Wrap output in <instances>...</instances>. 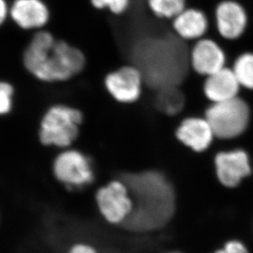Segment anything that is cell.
Instances as JSON below:
<instances>
[{"instance_id": "1", "label": "cell", "mask_w": 253, "mask_h": 253, "mask_svg": "<svg viewBox=\"0 0 253 253\" xmlns=\"http://www.w3.org/2000/svg\"><path fill=\"white\" fill-rule=\"evenodd\" d=\"M133 201V209L124 224L132 230L149 231L163 227L174 211V194L163 174L148 171L123 176Z\"/></svg>"}, {"instance_id": "2", "label": "cell", "mask_w": 253, "mask_h": 253, "mask_svg": "<svg viewBox=\"0 0 253 253\" xmlns=\"http://www.w3.org/2000/svg\"><path fill=\"white\" fill-rule=\"evenodd\" d=\"M27 72L42 82H64L83 72L86 58L81 49L57 40L49 31L35 33L22 55Z\"/></svg>"}, {"instance_id": "3", "label": "cell", "mask_w": 253, "mask_h": 253, "mask_svg": "<svg viewBox=\"0 0 253 253\" xmlns=\"http://www.w3.org/2000/svg\"><path fill=\"white\" fill-rule=\"evenodd\" d=\"M82 120L83 115L77 108L63 104L52 106L41 121V142L57 147L70 145L78 135Z\"/></svg>"}, {"instance_id": "4", "label": "cell", "mask_w": 253, "mask_h": 253, "mask_svg": "<svg viewBox=\"0 0 253 253\" xmlns=\"http://www.w3.org/2000/svg\"><path fill=\"white\" fill-rule=\"evenodd\" d=\"M206 119L215 136L231 139L246 129L250 119L249 105L236 97L220 103H213L206 111Z\"/></svg>"}, {"instance_id": "5", "label": "cell", "mask_w": 253, "mask_h": 253, "mask_svg": "<svg viewBox=\"0 0 253 253\" xmlns=\"http://www.w3.org/2000/svg\"><path fill=\"white\" fill-rule=\"evenodd\" d=\"M143 77L140 70L132 65H126L108 73L104 85L115 100L122 103H133L140 98Z\"/></svg>"}, {"instance_id": "6", "label": "cell", "mask_w": 253, "mask_h": 253, "mask_svg": "<svg viewBox=\"0 0 253 253\" xmlns=\"http://www.w3.org/2000/svg\"><path fill=\"white\" fill-rule=\"evenodd\" d=\"M124 182H111L99 189L97 202L102 215L113 224L124 222L133 209V201Z\"/></svg>"}, {"instance_id": "7", "label": "cell", "mask_w": 253, "mask_h": 253, "mask_svg": "<svg viewBox=\"0 0 253 253\" xmlns=\"http://www.w3.org/2000/svg\"><path fill=\"white\" fill-rule=\"evenodd\" d=\"M189 62L194 72L207 77L225 67L226 56L215 41L200 39L189 52Z\"/></svg>"}, {"instance_id": "8", "label": "cell", "mask_w": 253, "mask_h": 253, "mask_svg": "<svg viewBox=\"0 0 253 253\" xmlns=\"http://www.w3.org/2000/svg\"><path fill=\"white\" fill-rule=\"evenodd\" d=\"M246 10L234 0H224L215 9V22L220 36L228 41L240 38L248 27Z\"/></svg>"}, {"instance_id": "9", "label": "cell", "mask_w": 253, "mask_h": 253, "mask_svg": "<svg viewBox=\"0 0 253 253\" xmlns=\"http://www.w3.org/2000/svg\"><path fill=\"white\" fill-rule=\"evenodd\" d=\"M53 168L56 177L65 184L83 185L93 179V172L88 161L77 151H66L60 154Z\"/></svg>"}, {"instance_id": "10", "label": "cell", "mask_w": 253, "mask_h": 253, "mask_svg": "<svg viewBox=\"0 0 253 253\" xmlns=\"http://www.w3.org/2000/svg\"><path fill=\"white\" fill-rule=\"evenodd\" d=\"M9 17L20 28L41 31L48 24L50 12L43 0H14Z\"/></svg>"}, {"instance_id": "11", "label": "cell", "mask_w": 253, "mask_h": 253, "mask_svg": "<svg viewBox=\"0 0 253 253\" xmlns=\"http://www.w3.org/2000/svg\"><path fill=\"white\" fill-rule=\"evenodd\" d=\"M215 167L220 183L229 188L237 186L251 172L249 157L242 150L219 153Z\"/></svg>"}, {"instance_id": "12", "label": "cell", "mask_w": 253, "mask_h": 253, "mask_svg": "<svg viewBox=\"0 0 253 253\" xmlns=\"http://www.w3.org/2000/svg\"><path fill=\"white\" fill-rule=\"evenodd\" d=\"M240 87L233 69L225 67L207 77L203 91L207 98L213 103H220L238 97Z\"/></svg>"}, {"instance_id": "13", "label": "cell", "mask_w": 253, "mask_h": 253, "mask_svg": "<svg viewBox=\"0 0 253 253\" xmlns=\"http://www.w3.org/2000/svg\"><path fill=\"white\" fill-rule=\"evenodd\" d=\"M176 135L185 145L197 152H202L209 147L215 134L206 118L190 117L181 122Z\"/></svg>"}, {"instance_id": "14", "label": "cell", "mask_w": 253, "mask_h": 253, "mask_svg": "<svg viewBox=\"0 0 253 253\" xmlns=\"http://www.w3.org/2000/svg\"><path fill=\"white\" fill-rule=\"evenodd\" d=\"M172 27L178 38L184 41L200 40L208 31V17L201 10L185 8L172 20Z\"/></svg>"}, {"instance_id": "15", "label": "cell", "mask_w": 253, "mask_h": 253, "mask_svg": "<svg viewBox=\"0 0 253 253\" xmlns=\"http://www.w3.org/2000/svg\"><path fill=\"white\" fill-rule=\"evenodd\" d=\"M153 14L162 19H174L186 8V0H147Z\"/></svg>"}, {"instance_id": "16", "label": "cell", "mask_w": 253, "mask_h": 253, "mask_svg": "<svg viewBox=\"0 0 253 253\" xmlns=\"http://www.w3.org/2000/svg\"><path fill=\"white\" fill-rule=\"evenodd\" d=\"M232 69L240 85L253 90V53H242L237 57Z\"/></svg>"}, {"instance_id": "17", "label": "cell", "mask_w": 253, "mask_h": 253, "mask_svg": "<svg viewBox=\"0 0 253 253\" xmlns=\"http://www.w3.org/2000/svg\"><path fill=\"white\" fill-rule=\"evenodd\" d=\"M158 108L168 115H175L183 109L184 97L174 86L163 89L158 100Z\"/></svg>"}, {"instance_id": "18", "label": "cell", "mask_w": 253, "mask_h": 253, "mask_svg": "<svg viewBox=\"0 0 253 253\" xmlns=\"http://www.w3.org/2000/svg\"><path fill=\"white\" fill-rule=\"evenodd\" d=\"M131 0H90L96 9H108L115 15L123 14L129 8Z\"/></svg>"}, {"instance_id": "19", "label": "cell", "mask_w": 253, "mask_h": 253, "mask_svg": "<svg viewBox=\"0 0 253 253\" xmlns=\"http://www.w3.org/2000/svg\"><path fill=\"white\" fill-rule=\"evenodd\" d=\"M14 88L8 82H2L0 84V113L7 114L12 110V97Z\"/></svg>"}, {"instance_id": "20", "label": "cell", "mask_w": 253, "mask_h": 253, "mask_svg": "<svg viewBox=\"0 0 253 253\" xmlns=\"http://www.w3.org/2000/svg\"><path fill=\"white\" fill-rule=\"evenodd\" d=\"M224 249L229 253H249L244 244L238 241L227 243Z\"/></svg>"}, {"instance_id": "21", "label": "cell", "mask_w": 253, "mask_h": 253, "mask_svg": "<svg viewBox=\"0 0 253 253\" xmlns=\"http://www.w3.org/2000/svg\"><path fill=\"white\" fill-rule=\"evenodd\" d=\"M10 5L6 0H0V22L2 24L9 17Z\"/></svg>"}, {"instance_id": "22", "label": "cell", "mask_w": 253, "mask_h": 253, "mask_svg": "<svg viewBox=\"0 0 253 253\" xmlns=\"http://www.w3.org/2000/svg\"><path fill=\"white\" fill-rule=\"evenodd\" d=\"M69 253H96V252L88 245L78 244L73 247Z\"/></svg>"}, {"instance_id": "23", "label": "cell", "mask_w": 253, "mask_h": 253, "mask_svg": "<svg viewBox=\"0 0 253 253\" xmlns=\"http://www.w3.org/2000/svg\"><path fill=\"white\" fill-rule=\"evenodd\" d=\"M215 253H228V252H227L226 250H225V249H223V250H220V251H217Z\"/></svg>"}, {"instance_id": "24", "label": "cell", "mask_w": 253, "mask_h": 253, "mask_svg": "<svg viewBox=\"0 0 253 253\" xmlns=\"http://www.w3.org/2000/svg\"></svg>"}]
</instances>
